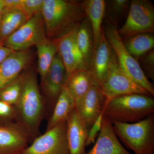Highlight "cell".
I'll return each instance as SVG.
<instances>
[{"label":"cell","instance_id":"6da1fadb","mask_svg":"<svg viewBox=\"0 0 154 154\" xmlns=\"http://www.w3.org/2000/svg\"><path fill=\"white\" fill-rule=\"evenodd\" d=\"M16 122L27 133L30 141L40 135V127L46 112V105L36 75L25 72L21 96L15 105Z\"/></svg>","mask_w":154,"mask_h":154},{"label":"cell","instance_id":"7a4b0ae2","mask_svg":"<svg viewBox=\"0 0 154 154\" xmlns=\"http://www.w3.org/2000/svg\"><path fill=\"white\" fill-rule=\"evenodd\" d=\"M41 13L50 39L67 33L86 18L81 2L71 0H44Z\"/></svg>","mask_w":154,"mask_h":154},{"label":"cell","instance_id":"3957f363","mask_svg":"<svg viewBox=\"0 0 154 154\" xmlns=\"http://www.w3.org/2000/svg\"><path fill=\"white\" fill-rule=\"evenodd\" d=\"M154 113L152 96L141 94L121 95L106 101L102 114L112 121L132 123Z\"/></svg>","mask_w":154,"mask_h":154},{"label":"cell","instance_id":"277c9868","mask_svg":"<svg viewBox=\"0 0 154 154\" xmlns=\"http://www.w3.org/2000/svg\"><path fill=\"white\" fill-rule=\"evenodd\" d=\"M112 123L120 142L134 154H154V114L135 123Z\"/></svg>","mask_w":154,"mask_h":154},{"label":"cell","instance_id":"5b68a950","mask_svg":"<svg viewBox=\"0 0 154 154\" xmlns=\"http://www.w3.org/2000/svg\"><path fill=\"white\" fill-rule=\"evenodd\" d=\"M103 27L105 37L113 49L119 64L123 71L136 82L154 96V88L139 63L127 50L116 25L108 24Z\"/></svg>","mask_w":154,"mask_h":154},{"label":"cell","instance_id":"8992f818","mask_svg":"<svg viewBox=\"0 0 154 154\" xmlns=\"http://www.w3.org/2000/svg\"><path fill=\"white\" fill-rule=\"evenodd\" d=\"M118 33L125 38L154 32V7L148 0H133L130 3L126 21Z\"/></svg>","mask_w":154,"mask_h":154},{"label":"cell","instance_id":"52a82bcc","mask_svg":"<svg viewBox=\"0 0 154 154\" xmlns=\"http://www.w3.org/2000/svg\"><path fill=\"white\" fill-rule=\"evenodd\" d=\"M99 86L107 100L116 96L132 94L152 96L123 71L119 64L115 54L108 72Z\"/></svg>","mask_w":154,"mask_h":154},{"label":"cell","instance_id":"ba28073f","mask_svg":"<svg viewBox=\"0 0 154 154\" xmlns=\"http://www.w3.org/2000/svg\"><path fill=\"white\" fill-rule=\"evenodd\" d=\"M47 38L41 12L28 20L9 36L2 45L14 51L27 50Z\"/></svg>","mask_w":154,"mask_h":154},{"label":"cell","instance_id":"9c48e42d","mask_svg":"<svg viewBox=\"0 0 154 154\" xmlns=\"http://www.w3.org/2000/svg\"><path fill=\"white\" fill-rule=\"evenodd\" d=\"M22 154H70L67 140L66 121L38 136Z\"/></svg>","mask_w":154,"mask_h":154},{"label":"cell","instance_id":"30bf717a","mask_svg":"<svg viewBox=\"0 0 154 154\" xmlns=\"http://www.w3.org/2000/svg\"><path fill=\"white\" fill-rule=\"evenodd\" d=\"M67 78L66 70L60 57L57 54L44 80L41 82L46 112L47 110L49 111L50 116L65 85Z\"/></svg>","mask_w":154,"mask_h":154},{"label":"cell","instance_id":"8fae6325","mask_svg":"<svg viewBox=\"0 0 154 154\" xmlns=\"http://www.w3.org/2000/svg\"><path fill=\"white\" fill-rule=\"evenodd\" d=\"M78 25L67 33L51 39L65 68L67 76L78 69L89 70L76 42Z\"/></svg>","mask_w":154,"mask_h":154},{"label":"cell","instance_id":"7c38bea8","mask_svg":"<svg viewBox=\"0 0 154 154\" xmlns=\"http://www.w3.org/2000/svg\"><path fill=\"white\" fill-rule=\"evenodd\" d=\"M107 101L99 86L95 85L75 101V108L88 130L102 113Z\"/></svg>","mask_w":154,"mask_h":154},{"label":"cell","instance_id":"4fadbf2b","mask_svg":"<svg viewBox=\"0 0 154 154\" xmlns=\"http://www.w3.org/2000/svg\"><path fill=\"white\" fill-rule=\"evenodd\" d=\"M30 141L27 133L17 122L0 125V154H22Z\"/></svg>","mask_w":154,"mask_h":154},{"label":"cell","instance_id":"5bb4252c","mask_svg":"<svg viewBox=\"0 0 154 154\" xmlns=\"http://www.w3.org/2000/svg\"><path fill=\"white\" fill-rule=\"evenodd\" d=\"M85 154H133L122 144L114 132L111 119L103 116L102 128L95 144Z\"/></svg>","mask_w":154,"mask_h":154},{"label":"cell","instance_id":"9a60e30c","mask_svg":"<svg viewBox=\"0 0 154 154\" xmlns=\"http://www.w3.org/2000/svg\"><path fill=\"white\" fill-rule=\"evenodd\" d=\"M66 136L70 154H85L88 129L75 107L67 119Z\"/></svg>","mask_w":154,"mask_h":154},{"label":"cell","instance_id":"2e32d148","mask_svg":"<svg viewBox=\"0 0 154 154\" xmlns=\"http://www.w3.org/2000/svg\"><path fill=\"white\" fill-rule=\"evenodd\" d=\"M32 59L28 50L13 51L0 64V91L27 68Z\"/></svg>","mask_w":154,"mask_h":154},{"label":"cell","instance_id":"e0dca14e","mask_svg":"<svg viewBox=\"0 0 154 154\" xmlns=\"http://www.w3.org/2000/svg\"><path fill=\"white\" fill-rule=\"evenodd\" d=\"M114 56L115 54L105 37L103 27L101 40L93 54L90 69L98 86L106 75Z\"/></svg>","mask_w":154,"mask_h":154},{"label":"cell","instance_id":"ac0fdd59","mask_svg":"<svg viewBox=\"0 0 154 154\" xmlns=\"http://www.w3.org/2000/svg\"><path fill=\"white\" fill-rule=\"evenodd\" d=\"M81 4L86 18L91 24L94 39V53L102 37V23L106 10V2L104 0H85L81 2Z\"/></svg>","mask_w":154,"mask_h":154},{"label":"cell","instance_id":"d6986e66","mask_svg":"<svg viewBox=\"0 0 154 154\" xmlns=\"http://www.w3.org/2000/svg\"><path fill=\"white\" fill-rule=\"evenodd\" d=\"M95 85L98 86L90 70L78 69L68 76L65 87L76 101Z\"/></svg>","mask_w":154,"mask_h":154},{"label":"cell","instance_id":"ffe728a7","mask_svg":"<svg viewBox=\"0 0 154 154\" xmlns=\"http://www.w3.org/2000/svg\"><path fill=\"white\" fill-rule=\"evenodd\" d=\"M75 107V101L64 86L50 116L46 131L51 129L63 122L66 121Z\"/></svg>","mask_w":154,"mask_h":154},{"label":"cell","instance_id":"44dd1931","mask_svg":"<svg viewBox=\"0 0 154 154\" xmlns=\"http://www.w3.org/2000/svg\"><path fill=\"white\" fill-rule=\"evenodd\" d=\"M76 42L88 69L94 51V39L91 24L87 18L77 26Z\"/></svg>","mask_w":154,"mask_h":154},{"label":"cell","instance_id":"7402d4cb","mask_svg":"<svg viewBox=\"0 0 154 154\" xmlns=\"http://www.w3.org/2000/svg\"><path fill=\"white\" fill-rule=\"evenodd\" d=\"M28 21L18 9H4L0 21V45Z\"/></svg>","mask_w":154,"mask_h":154},{"label":"cell","instance_id":"603a6c76","mask_svg":"<svg viewBox=\"0 0 154 154\" xmlns=\"http://www.w3.org/2000/svg\"><path fill=\"white\" fill-rule=\"evenodd\" d=\"M38 57V72L42 82L57 54L51 39L46 38L36 45Z\"/></svg>","mask_w":154,"mask_h":154},{"label":"cell","instance_id":"cb8c5ba5","mask_svg":"<svg viewBox=\"0 0 154 154\" xmlns=\"http://www.w3.org/2000/svg\"><path fill=\"white\" fill-rule=\"evenodd\" d=\"M125 47L134 57L139 58L153 49L154 36L152 33L136 34L125 38Z\"/></svg>","mask_w":154,"mask_h":154},{"label":"cell","instance_id":"d4e9b609","mask_svg":"<svg viewBox=\"0 0 154 154\" xmlns=\"http://www.w3.org/2000/svg\"><path fill=\"white\" fill-rule=\"evenodd\" d=\"M25 73L19 76L0 91V100L15 106L22 93Z\"/></svg>","mask_w":154,"mask_h":154},{"label":"cell","instance_id":"484cf974","mask_svg":"<svg viewBox=\"0 0 154 154\" xmlns=\"http://www.w3.org/2000/svg\"><path fill=\"white\" fill-rule=\"evenodd\" d=\"M17 113L14 105L0 100V125L16 122Z\"/></svg>","mask_w":154,"mask_h":154},{"label":"cell","instance_id":"4316f807","mask_svg":"<svg viewBox=\"0 0 154 154\" xmlns=\"http://www.w3.org/2000/svg\"><path fill=\"white\" fill-rule=\"evenodd\" d=\"M44 0H22L20 10L29 20L41 12Z\"/></svg>","mask_w":154,"mask_h":154},{"label":"cell","instance_id":"83f0119b","mask_svg":"<svg viewBox=\"0 0 154 154\" xmlns=\"http://www.w3.org/2000/svg\"><path fill=\"white\" fill-rule=\"evenodd\" d=\"M142 63L143 66L146 71V74L150 79L154 80V51H150L143 55L139 57ZM145 73V75H146Z\"/></svg>","mask_w":154,"mask_h":154},{"label":"cell","instance_id":"f1b7e54d","mask_svg":"<svg viewBox=\"0 0 154 154\" xmlns=\"http://www.w3.org/2000/svg\"><path fill=\"white\" fill-rule=\"evenodd\" d=\"M103 116V114L102 113L88 130V137L86 141V147L91 145L95 142V141L98 137L101 131Z\"/></svg>","mask_w":154,"mask_h":154},{"label":"cell","instance_id":"f546056e","mask_svg":"<svg viewBox=\"0 0 154 154\" xmlns=\"http://www.w3.org/2000/svg\"><path fill=\"white\" fill-rule=\"evenodd\" d=\"M110 7L113 13L119 14L124 12L129 5L128 0H113L110 1Z\"/></svg>","mask_w":154,"mask_h":154},{"label":"cell","instance_id":"4dcf8cb0","mask_svg":"<svg viewBox=\"0 0 154 154\" xmlns=\"http://www.w3.org/2000/svg\"><path fill=\"white\" fill-rule=\"evenodd\" d=\"M22 2V0H3L4 9H18L20 10Z\"/></svg>","mask_w":154,"mask_h":154},{"label":"cell","instance_id":"1f68e13d","mask_svg":"<svg viewBox=\"0 0 154 154\" xmlns=\"http://www.w3.org/2000/svg\"><path fill=\"white\" fill-rule=\"evenodd\" d=\"M13 51L4 45H0V64Z\"/></svg>","mask_w":154,"mask_h":154},{"label":"cell","instance_id":"d6a6232c","mask_svg":"<svg viewBox=\"0 0 154 154\" xmlns=\"http://www.w3.org/2000/svg\"><path fill=\"white\" fill-rule=\"evenodd\" d=\"M4 10V5L3 0H0V21L3 13Z\"/></svg>","mask_w":154,"mask_h":154}]
</instances>
